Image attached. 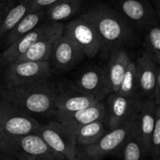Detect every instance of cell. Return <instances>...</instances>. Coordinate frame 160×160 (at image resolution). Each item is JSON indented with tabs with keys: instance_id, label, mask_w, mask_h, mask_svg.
I'll list each match as a JSON object with an SVG mask.
<instances>
[{
	"instance_id": "1",
	"label": "cell",
	"mask_w": 160,
	"mask_h": 160,
	"mask_svg": "<svg viewBox=\"0 0 160 160\" xmlns=\"http://www.w3.org/2000/svg\"><path fill=\"white\" fill-rule=\"evenodd\" d=\"M80 17L90 22L100 41V52L109 56L119 48L135 46L139 42L138 31L128 20L108 3H94Z\"/></svg>"
},
{
	"instance_id": "2",
	"label": "cell",
	"mask_w": 160,
	"mask_h": 160,
	"mask_svg": "<svg viewBox=\"0 0 160 160\" xmlns=\"http://www.w3.org/2000/svg\"><path fill=\"white\" fill-rule=\"evenodd\" d=\"M57 92L58 83L47 79L3 87L0 91V95L1 98L29 115L50 116L51 112L55 110V100Z\"/></svg>"
},
{
	"instance_id": "3",
	"label": "cell",
	"mask_w": 160,
	"mask_h": 160,
	"mask_svg": "<svg viewBox=\"0 0 160 160\" xmlns=\"http://www.w3.org/2000/svg\"><path fill=\"white\" fill-rule=\"evenodd\" d=\"M0 152L19 160H32L42 156L63 159L48 146L38 133L19 136L4 134L0 140Z\"/></svg>"
},
{
	"instance_id": "4",
	"label": "cell",
	"mask_w": 160,
	"mask_h": 160,
	"mask_svg": "<svg viewBox=\"0 0 160 160\" xmlns=\"http://www.w3.org/2000/svg\"><path fill=\"white\" fill-rule=\"evenodd\" d=\"M134 122L109 130L95 143L77 148L76 157L79 160H102L106 156L117 155L132 130Z\"/></svg>"
},
{
	"instance_id": "5",
	"label": "cell",
	"mask_w": 160,
	"mask_h": 160,
	"mask_svg": "<svg viewBox=\"0 0 160 160\" xmlns=\"http://www.w3.org/2000/svg\"><path fill=\"white\" fill-rule=\"evenodd\" d=\"M117 9L136 31L144 32L152 25L159 23V17L151 0H106Z\"/></svg>"
},
{
	"instance_id": "6",
	"label": "cell",
	"mask_w": 160,
	"mask_h": 160,
	"mask_svg": "<svg viewBox=\"0 0 160 160\" xmlns=\"http://www.w3.org/2000/svg\"><path fill=\"white\" fill-rule=\"evenodd\" d=\"M3 87L19 85L49 79L52 74L51 62L17 61L4 63Z\"/></svg>"
},
{
	"instance_id": "7",
	"label": "cell",
	"mask_w": 160,
	"mask_h": 160,
	"mask_svg": "<svg viewBox=\"0 0 160 160\" xmlns=\"http://www.w3.org/2000/svg\"><path fill=\"white\" fill-rule=\"evenodd\" d=\"M139 98L124 97L111 92L105 103V123L109 130L133 123L142 106Z\"/></svg>"
},
{
	"instance_id": "8",
	"label": "cell",
	"mask_w": 160,
	"mask_h": 160,
	"mask_svg": "<svg viewBox=\"0 0 160 160\" xmlns=\"http://www.w3.org/2000/svg\"><path fill=\"white\" fill-rule=\"evenodd\" d=\"M37 133L48 146L62 159L70 160L76 157L78 146L75 134L59 122L55 120L41 125Z\"/></svg>"
},
{
	"instance_id": "9",
	"label": "cell",
	"mask_w": 160,
	"mask_h": 160,
	"mask_svg": "<svg viewBox=\"0 0 160 160\" xmlns=\"http://www.w3.org/2000/svg\"><path fill=\"white\" fill-rule=\"evenodd\" d=\"M41 124L37 120L9 102L0 99V128L7 135L37 133Z\"/></svg>"
},
{
	"instance_id": "10",
	"label": "cell",
	"mask_w": 160,
	"mask_h": 160,
	"mask_svg": "<svg viewBox=\"0 0 160 160\" xmlns=\"http://www.w3.org/2000/svg\"><path fill=\"white\" fill-rule=\"evenodd\" d=\"M62 35L70 39L84 52L85 57H95L100 52V41L93 25L81 17L64 25Z\"/></svg>"
},
{
	"instance_id": "11",
	"label": "cell",
	"mask_w": 160,
	"mask_h": 160,
	"mask_svg": "<svg viewBox=\"0 0 160 160\" xmlns=\"http://www.w3.org/2000/svg\"><path fill=\"white\" fill-rule=\"evenodd\" d=\"M63 28L64 24L62 23L42 22L15 43L4 49L2 53L3 62L4 63L14 62L34 43L53 33L63 31Z\"/></svg>"
},
{
	"instance_id": "12",
	"label": "cell",
	"mask_w": 160,
	"mask_h": 160,
	"mask_svg": "<svg viewBox=\"0 0 160 160\" xmlns=\"http://www.w3.org/2000/svg\"><path fill=\"white\" fill-rule=\"evenodd\" d=\"M98 102L92 95L83 92L75 84L58 83V92L55 100V109L70 112L93 106Z\"/></svg>"
},
{
	"instance_id": "13",
	"label": "cell",
	"mask_w": 160,
	"mask_h": 160,
	"mask_svg": "<svg viewBox=\"0 0 160 160\" xmlns=\"http://www.w3.org/2000/svg\"><path fill=\"white\" fill-rule=\"evenodd\" d=\"M50 116L75 134L81 127L87 123L98 120L105 121V103L104 101L98 102L93 106L70 112L55 109Z\"/></svg>"
},
{
	"instance_id": "14",
	"label": "cell",
	"mask_w": 160,
	"mask_h": 160,
	"mask_svg": "<svg viewBox=\"0 0 160 160\" xmlns=\"http://www.w3.org/2000/svg\"><path fill=\"white\" fill-rule=\"evenodd\" d=\"M75 84L83 92L92 95L98 102H103L111 93L105 67L86 69L77 78Z\"/></svg>"
},
{
	"instance_id": "15",
	"label": "cell",
	"mask_w": 160,
	"mask_h": 160,
	"mask_svg": "<svg viewBox=\"0 0 160 160\" xmlns=\"http://www.w3.org/2000/svg\"><path fill=\"white\" fill-rule=\"evenodd\" d=\"M138 89L142 101L153 100L156 78L160 72V67L145 52L135 62Z\"/></svg>"
},
{
	"instance_id": "16",
	"label": "cell",
	"mask_w": 160,
	"mask_h": 160,
	"mask_svg": "<svg viewBox=\"0 0 160 160\" xmlns=\"http://www.w3.org/2000/svg\"><path fill=\"white\" fill-rule=\"evenodd\" d=\"M85 57L82 50L65 36L61 35L54 42L51 60L59 70H69Z\"/></svg>"
},
{
	"instance_id": "17",
	"label": "cell",
	"mask_w": 160,
	"mask_h": 160,
	"mask_svg": "<svg viewBox=\"0 0 160 160\" xmlns=\"http://www.w3.org/2000/svg\"><path fill=\"white\" fill-rule=\"evenodd\" d=\"M158 106L153 100H145L134 121V129L140 137L147 156L149 154L150 142L155 126L156 112Z\"/></svg>"
},
{
	"instance_id": "18",
	"label": "cell",
	"mask_w": 160,
	"mask_h": 160,
	"mask_svg": "<svg viewBox=\"0 0 160 160\" xmlns=\"http://www.w3.org/2000/svg\"><path fill=\"white\" fill-rule=\"evenodd\" d=\"M109 60L105 67L111 92L117 93L122 78L130 61L129 53L126 48H119L112 51L108 56Z\"/></svg>"
},
{
	"instance_id": "19",
	"label": "cell",
	"mask_w": 160,
	"mask_h": 160,
	"mask_svg": "<svg viewBox=\"0 0 160 160\" xmlns=\"http://www.w3.org/2000/svg\"><path fill=\"white\" fill-rule=\"evenodd\" d=\"M45 9L30 10L6 35L4 48H7L45 20Z\"/></svg>"
},
{
	"instance_id": "20",
	"label": "cell",
	"mask_w": 160,
	"mask_h": 160,
	"mask_svg": "<svg viewBox=\"0 0 160 160\" xmlns=\"http://www.w3.org/2000/svg\"><path fill=\"white\" fill-rule=\"evenodd\" d=\"M62 31H63L53 33L34 43L14 62L17 61L50 62L54 42H56V39L62 35Z\"/></svg>"
},
{
	"instance_id": "21",
	"label": "cell",
	"mask_w": 160,
	"mask_h": 160,
	"mask_svg": "<svg viewBox=\"0 0 160 160\" xmlns=\"http://www.w3.org/2000/svg\"><path fill=\"white\" fill-rule=\"evenodd\" d=\"M84 0H59L45 9V20L61 23L79 12Z\"/></svg>"
},
{
	"instance_id": "22",
	"label": "cell",
	"mask_w": 160,
	"mask_h": 160,
	"mask_svg": "<svg viewBox=\"0 0 160 160\" xmlns=\"http://www.w3.org/2000/svg\"><path fill=\"white\" fill-rule=\"evenodd\" d=\"M30 11L29 0H13L0 24V41L5 40L9 31Z\"/></svg>"
},
{
	"instance_id": "23",
	"label": "cell",
	"mask_w": 160,
	"mask_h": 160,
	"mask_svg": "<svg viewBox=\"0 0 160 160\" xmlns=\"http://www.w3.org/2000/svg\"><path fill=\"white\" fill-rule=\"evenodd\" d=\"M117 155L121 160H144L147 157L143 143L134 131V124L131 133L122 144Z\"/></svg>"
},
{
	"instance_id": "24",
	"label": "cell",
	"mask_w": 160,
	"mask_h": 160,
	"mask_svg": "<svg viewBox=\"0 0 160 160\" xmlns=\"http://www.w3.org/2000/svg\"><path fill=\"white\" fill-rule=\"evenodd\" d=\"M104 122L95 120L81 127L75 133L77 146L84 147L95 143L105 133Z\"/></svg>"
},
{
	"instance_id": "25",
	"label": "cell",
	"mask_w": 160,
	"mask_h": 160,
	"mask_svg": "<svg viewBox=\"0 0 160 160\" xmlns=\"http://www.w3.org/2000/svg\"><path fill=\"white\" fill-rule=\"evenodd\" d=\"M142 46L147 53L155 62L160 65V29L159 23L152 25L144 31Z\"/></svg>"
},
{
	"instance_id": "26",
	"label": "cell",
	"mask_w": 160,
	"mask_h": 160,
	"mask_svg": "<svg viewBox=\"0 0 160 160\" xmlns=\"http://www.w3.org/2000/svg\"><path fill=\"white\" fill-rule=\"evenodd\" d=\"M116 94L124 97H134V98H140L138 89L135 62L134 61L131 60L128 63L122 78L120 88Z\"/></svg>"
},
{
	"instance_id": "27",
	"label": "cell",
	"mask_w": 160,
	"mask_h": 160,
	"mask_svg": "<svg viewBox=\"0 0 160 160\" xmlns=\"http://www.w3.org/2000/svg\"><path fill=\"white\" fill-rule=\"evenodd\" d=\"M148 156L152 160H160V106H158L156 109L155 126L152 134Z\"/></svg>"
},
{
	"instance_id": "28",
	"label": "cell",
	"mask_w": 160,
	"mask_h": 160,
	"mask_svg": "<svg viewBox=\"0 0 160 160\" xmlns=\"http://www.w3.org/2000/svg\"><path fill=\"white\" fill-rule=\"evenodd\" d=\"M57 1L59 0H29L30 10L46 9Z\"/></svg>"
},
{
	"instance_id": "29",
	"label": "cell",
	"mask_w": 160,
	"mask_h": 160,
	"mask_svg": "<svg viewBox=\"0 0 160 160\" xmlns=\"http://www.w3.org/2000/svg\"><path fill=\"white\" fill-rule=\"evenodd\" d=\"M153 101L156 103V106H160V72L158 73L157 78H156Z\"/></svg>"
},
{
	"instance_id": "30",
	"label": "cell",
	"mask_w": 160,
	"mask_h": 160,
	"mask_svg": "<svg viewBox=\"0 0 160 160\" xmlns=\"http://www.w3.org/2000/svg\"><path fill=\"white\" fill-rule=\"evenodd\" d=\"M13 0H7V1L0 2V19H2L4 17L5 13L8 10L10 5L12 4Z\"/></svg>"
},
{
	"instance_id": "31",
	"label": "cell",
	"mask_w": 160,
	"mask_h": 160,
	"mask_svg": "<svg viewBox=\"0 0 160 160\" xmlns=\"http://www.w3.org/2000/svg\"><path fill=\"white\" fill-rule=\"evenodd\" d=\"M152 6L154 7L155 10H156V15L157 17H160V0H151Z\"/></svg>"
},
{
	"instance_id": "32",
	"label": "cell",
	"mask_w": 160,
	"mask_h": 160,
	"mask_svg": "<svg viewBox=\"0 0 160 160\" xmlns=\"http://www.w3.org/2000/svg\"><path fill=\"white\" fill-rule=\"evenodd\" d=\"M54 159H55V158L51 157V156H38V157L34 158V159L32 160H54Z\"/></svg>"
},
{
	"instance_id": "33",
	"label": "cell",
	"mask_w": 160,
	"mask_h": 160,
	"mask_svg": "<svg viewBox=\"0 0 160 160\" xmlns=\"http://www.w3.org/2000/svg\"><path fill=\"white\" fill-rule=\"evenodd\" d=\"M0 160H19V159H16V158H14V157H12V156H8L7 157L2 158V159H0Z\"/></svg>"
},
{
	"instance_id": "34",
	"label": "cell",
	"mask_w": 160,
	"mask_h": 160,
	"mask_svg": "<svg viewBox=\"0 0 160 160\" xmlns=\"http://www.w3.org/2000/svg\"><path fill=\"white\" fill-rule=\"evenodd\" d=\"M4 134H5V133L3 132V131H2V128H0V140H1V139H2V136L4 135Z\"/></svg>"
},
{
	"instance_id": "35",
	"label": "cell",
	"mask_w": 160,
	"mask_h": 160,
	"mask_svg": "<svg viewBox=\"0 0 160 160\" xmlns=\"http://www.w3.org/2000/svg\"><path fill=\"white\" fill-rule=\"evenodd\" d=\"M70 160H79V159H78V158H77V157H75L74 159H70Z\"/></svg>"
},
{
	"instance_id": "36",
	"label": "cell",
	"mask_w": 160,
	"mask_h": 160,
	"mask_svg": "<svg viewBox=\"0 0 160 160\" xmlns=\"http://www.w3.org/2000/svg\"><path fill=\"white\" fill-rule=\"evenodd\" d=\"M5 1H7V0H0V2H5Z\"/></svg>"
},
{
	"instance_id": "37",
	"label": "cell",
	"mask_w": 160,
	"mask_h": 160,
	"mask_svg": "<svg viewBox=\"0 0 160 160\" xmlns=\"http://www.w3.org/2000/svg\"><path fill=\"white\" fill-rule=\"evenodd\" d=\"M2 19H0V24H1V22H2Z\"/></svg>"
},
{
	"instance_id": "38",
	"label": "cell",
	"mask_w": 160,
	"mask_h": 160,
	"mask_svg": "<svg viewBox=\"0 0 160 160\" xmlns=\"http://www.w3.org/2000/svg\"><path fill=\"white\" fill-rule=\"evenodd\" d=\"M54 160H66V159H54Z\"/></svg>"
}]
</instances>
